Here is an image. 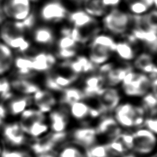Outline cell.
Returning <instances> with one entry per match:
<instances>
[{
    "label": "cell",
    "mask_w": 157,
    "mask_h": 157,
    "mask_svg": "<svg viewBox=\"0 0 157 157\" xmlns=\"http://www.w3.org/2000/svg\"><path fill=\"white\" fill-rule=\"evenodd\" d=\"M57 157H86L85 152L81 150L79 147L73 144H68L59 150Z\"/></svg>",
    "instance_id": "cell-32"
},
{
    "label": "cell",
    "mask_w": 157,
    "mask_h": 157,
    "mask_svg": "<svg viewBox=\"0 0 157 157\" xmlns=\"http://www.w3.org/2000/svg\"><path fill=\"white\" fill-rule=\"evenodd\" d=\"M37 121H46V116L45 114L37 110V108H28L22 113L20 115V125L22 130H24L27 127H29L32 123Z\"/></svg>",
    "instance_id": "cell-20"
},
{
    "label": "cell",
    "mask_w": 157,
    "mask_h": 157,
    "mask_svg": "<svg viewBox=\"0 0 157 157\" xmlns=\"http://www.w3.org/2000/svg\"><path fill=\"white\" fill-rule=\"evenodd\" d=\"M114 118L121 128H134V121L138 117H145V113L141 105H134L130 103H120L113 112Z\"/></svg>",
    "instance_id": "cell-2"
},
{
    "label": "cell",
    "mask_w": 157,
    "mask_h": 157,
    "mask_svg": "<svg viewBox=\"0 0 157 157\" xmlns=\"http://www.w3.org/2000/svg\"><path fill=\"white\" fill-rule=\"evenodd\" d=\"M3 136L6 142L14 147L23 146L28 144L29 141L19 123H9L5 125L3 130Z\"/></svg>",
    "instance_id": "cell-9"
},
{
    "label": "cell",
    "mask_w": 157,
    "mask_h": 157,
    "mask_svg": "<svg viewBox=\"0 0 157 157\" xmlns=\"http://www.w3.org/2000/svg\"><path fill=\"white\" fill-rule=\"evenodd\" d=\"M70 121L68 108L61 105L57 110H52L49 115V128L52 132H66Z\"/></svg>",
    "instance_id": "cell-11"
},
{
    "label": "cell",
    "mask_w": 157,
    "mask_h": 157,
    "mask_svg": "<svg viewBox=\"0 0 157 157\" xmlns=\"http://www.w3.org/2000/svg\"><path fill=\"white\" fill-rule=\"evenodd\" d=\"M132 33L134 35L137 40L143 41L146 44L151 51L154 53L156 52V30H141L134 29Z\"/></svg>",
    "instance_id": "cell-22"
},
{
    "label": "cell",
    "mask_w": 157,
    "mask_h": 157,
    "mask_svg": "<svg viewBox=\"0 0 157 157\" xmlns=\"http://www.w3.org/2000/svg\"><path fill=\"white\" fill-rule=\"evenodd\" d=\"M13 63L12 50L7 45L0 41V76L9 71Z\"/></svg>",
    "instance_id": "cell-24"
},
{
    "label": "cell",
    "mask_w": 157,
    "mask_h": 157,
    "mask_svg": "<svg viewBox=\"0 0 157 157\" xmlns=\"http://www.w3.org/2000/svg\"><path fill=\"white\" fill-rule=\"evenodd\" d=\"M122 157H138V156L134 153H127Z\"/></svg>",
    "instance_id": "cell-43"
},
{
    "label": "cell",
    "mask_w": 157,
    "mask_h": 157,
    "mask_svg": "<svg viewBox=\"0 0 157 157\" xmlns=\"http://www.w3.org/2000/svg\"><path fill=\"white\" fill-rule=\"evenodd\" d=\"M133 68L132 66L127 65L114 68L103 77L105 81V87H115L121 83L123 78L128 72L132 71Z\"/></svg>",
    "instance_id": "cell-17"
},
{
    "label": "cell",
    "mask_w": 157,
    "mask_h": 157,
    "mask_svg": "<svg viewBox=\"0 0 157 157\" xmlns=\"http://www.w3.org/2000/svg\"><path fill=\"white\" fill-rule=\"evenodd\" d=\"M134 67L145 74H156L157 69L153 62L152 56L147 53H142L134 61Z\"/></svg>",
    "instance_id": "cell-23"
},
{
    "label": "cell",
    "mask_w": 157,
    "mask_h": 157,
    "mask_svg": "<svg viewBox=\"0 0 157 157\" xmlns=\"http://www.w3.org/2000/svg\"><path fill=\"white\" fill-rule=\"evenodd\" d=\"M32 97L36 108L44 114L50 113L57 103L55 94L48 90H39Z\"/></svg>",
    "instance_id": "cell-12"
},
{
    "label": "cell",
    "mask_w": 157,
    "mask_h": 157,
    "mask_svg": "<svg viewBox=\"0 0 157 157\" xmlns=\"http://www.w3.org/2000/svg\"><path fill=\"white\" fill-rule=\"evenodd\" d=\"M68 19L74 27L79 29L91 26L96 21L93 17L89 15L83 10H76L69 14Z\"/></svg>",
    "instance_id": "cell-21"
},
{
    "label": "cell",
    "mask_w": 157,
    "mask_h": 157,
    "mask_svg": "<svg viewBox=\"0 0 157 157\" xmlns=\"http://www.w3.org/2000/svg\"><path fill=\"white\" fill-rule=\"evenodd\" d=\"M114 52L118 56L124 61L132 60L135 57V52L132 45L126 41H121L116 43V48Z\"/></svg>",
    "instance_id": "cell-29"
},
{
    "label": "cell",
    "mask_w": 157,
    "mask_h": 157,
    "mask_svg": "<svg viewBox=\"0 0 157 157\" xmlns=\"http://www.w3.org/2000/svg\"><path fill=\"white\" fill-rule=\"evenodd\" d=\"M75 1H76V2H78V3H81V2H84V1H85V0H75Z\"/></svg>",
    "instance_id": "cell-44"
},
{
    "label": "cell",
    "mask_w": 157,
    "mask_h": 157,
    "mask_svg": "<svg viewBox=\"0 0 157 157\" xmlns=\"http://www.w3.org/2000/svg\"><path fill=\"white\" fill-rule=\"evenodd\" d=\"M90 44L105 48L111 52H114L116 48V42L113 38L106 35H97L92 39Z\"/></svg>",
    "instance_id": "cell-31"
},
{
    "label": "cell",
    "mask_w": 157,
    "mask_h": 157,
    "mask_svg": "<svg viewBox=\"0 0 157 157\" xmlns=\"http://www.w3.org/2000/svg\"><path fill=\"white\" fill-rule=\"evenodd\" d=\"M36 157H57V155L54 153H45L36 155Z\"/></svg>",
    "instance_id": "cell-42"
},
{
    "label": "cell",
    "mask_w": 157,
    "mask_h": 157,
    "mask_svg": "<svg viewBox=\"0 0 157 157\" xmlns=\"http://www.w3.org/2000/svg\"><path fill=\"white\" fill-rule=\"evenodd\" d=\"M31 59V68L36 72L49 71L56 63V57L50 53H38Z\"/></svg>",
    "instance_id": "cell-16"
},
{
    "label": "cell",
    "mask_w": 157,
    "mask_h": 157,
    "mask_svg": "<svg viewBox=\"0 0 157 157\" xmlns=\"http://www.w3.org/2000/svg\"><path fill=\"white\" fill-rule=\"evenodd\" d=\"M85 100L82 90L70 86L61 92L59 103L61 105L68 108L72 103Z\"/></svg>",
    "instance_id": "cell-18"
},
{
    "label": "cell",
    "mask_w": 157,
    "mask_h": 157,
    "mask_svg": "<svg viewBox=\"0 0 157 157\" xmlns=\"http://www.w3.org/2000/svg\"><path fill=\"white\" fill-rule=\"evenodd\" d=\"M59 49H75L77 43L70 37H61L57 42Z\"/></svg>",
    "instance_id": "cell-37"
},
{
    "label": "cell",
    "mask_w": 157,
    "mask_h": 157,
    "mask_svg": "<svg viewBox=\"0 0 157 157\" xmlns=\"http://www.w3.org/2000/svg\"><path fill=\"white\" fill-rule=\"evenodd\" d=\"M2 150L1 148V146H0V156H1V155H2Z\"/></svg>",
    "instance_id": "cell-46"
},
{
    "label": "cell",
    "mask_w": 157,
    "mask_h": 157,
    "mask_svg": "<svg viewBox=\"0 0 157 157\" xmlns=\"http://www.w3.org/2000/svg\"><path fill=\"white\" fill-rule=\"evenodd\" d=\"M128 4L129 10L133 15H144V14H146L150 8L140 0H133V1L128 2Z\"/></svg>",
    "instance_id": "cell-34"
},
{
    "label": "cell",
    "mask_w": 157,
    "mask_h": 157,
    "mask_svg": "<svg viewBox=\"0 0 157 157\" xmlns=\"http://www.w3.org/2000/svg\"><path fill=\"white\" fill-rule=\"evenodd\" d=\"M15 65L17 70L19 69H31L32 59L29 57H18L15 61Z\"/></svg>",
    "instance_id": "cell-38"
},
{
    "label": "cell",
    "mask_w": 157,
    "mask_h": 157,
    "mask_svg": "<svg viewBox=\"0 0 157 157\" xmlns=\"http://www.w3.org/2000/svg\"><path fill=\"white\" fill-rule=\"evenodd\" d=\"M1 157H33L31 153L26 150H4Z\"/></svg>",
    "instance_id": "cell-35"
},
{
    "label": "cell",
    "mask_w": 157,
    "mask_h": 157,
    "mask_svg": "<svg viewBox=\"0 0 157 157\" xmlns=\"http://www.w3.org/2000/svg\"><path fill=\"white\" fill-rule=\"evenodd\" d=\"M143 127L146 128L147 130L152 132L155 134L157 132V119L156 117H149L145 118Z\"/></svg>",
    "instance_id": "cell-39"
},
{
    "label": "cell",
    "mask_w": 157,
    "mask_h": 157,
    "mask_svg": "<svg viewBox=\"0 0 157 157\" xmlns=\"http://www.w3.org/2000/svg\"><path fill=\"white\" fill-rule=\"evenodd\" d=\"M33 103V97L29 95L13 97L8 103L7 111L14 117L20 116L22 113L29 108Z\"/></svg>",
    "instance_id": "cell-15"
},
{
    "label": "cell",
    "mask_w": 157,
    "mask_h": 157,
    "mask_svg": "<svg viewBox=\"0 0 157 157\" xmlns=\"http://www.w3.org/2000/svg\"><path fill=\"white\" fill-rule=\"evenodd\" d=\"M30 1H33V2H37L38 0H30Z\"/></svg>",
    "instance_id": "cell-48"
},
{
    "label": "cell",
    "mask_w": 157,
    "mask_h": 157,
    "mask_svg": "<svg viewBox=\"0 0 157 157\" xmlns=\"http://www.w3.org/2000/svg\"><path fill=\"white\" fill-rule=\"evenodd\" d=\"M133 146L132 152L136 155H148L156 147V134L144 127L136 128L132 132Z\"/></svg>",
    "instance_id": "cell-3"
},
{
    "label": "cell",
    "mask_w": 157,
    "mask_h": 157,
    "mask_svg": "<svg viewBox=\"0 0 157 157\" xmlns=\"http://www.w3.org/2000/svg\"><path fill=\"white\" fill-rule=\"evenodd\" d=\"M33 39L36 43L41 45L52 44L55 40L52 30L48 27H40L36 29L33 34Z\"/></svg>",
    "instance_id": "cell-25"
},
{
    "label": "cell",
    "mask_w": 157,
    "mask_h": 157,
    "mask_svg": "<svg viewBox=\"0 0 157 157\" xmlns=\"http://www.w3.org/2000/svg\"><path fill=\"white\" fill-rule=\"evenodd\" d=\"M4 8L8 17L15 21H22L30 13V0H7Z\"/></svg>",
    "instance_id": "cell-8"
},
{
    "label": "cell",
    "mask_w": 157,
    "mask_h": 157,
    "mask_svg": "<svg viewBox=\"0 0 157 157\" xmlns=\"http://www.w3.org/2000/svg\"><path fill=\"white\" fill-rule=\"evenodd\" d=\"M122 144L125 145L128 151H131L133 146V135L132 132H123L121 133L120 135L118 137Z\"/></svg>",
    "instance_id": "cell-36"
},
{
    "label": "cell",
    "mask_w": 157,
    "mask_h": 157,
    "mask_svg": "<svg viewBox=\"0 0 157 157\" xmlns=\"http://www.w3.org/2000/svg\"><path fill=\"white\" fill-rule=\"evenodd\" d=\"M68 108L69 115L75 120L83 123L84 125H87L88 119H92V106L84 101H80L72 103Z\"/></svg>",
    "instance_id": "cell-14"
},
{
    "label": "cell",
    "mask_w": 157,
    "mask_h": 157,
    "mask_svg": "<svg viewBox=\"0 0 157 157\" xmlns=\"http://www.w3.org/2000/svg\"><path fill=\"white\" fill-rule=\"evenodd\" d=\"M121 0H101L102 4L105 7H113L119 4Z\"/></svg>",
    "instance_id": "cell-41"
},
{
    "label": "cell",
    "mask_w": 157,
    "mask_h": 157,
    "mask_svg": "<svg viewBox=\"0 0 157 157\" xmlns=\"http://www.w3.org/2000/svg\"><path fill=\"white\" fill-rule=\"evenodd\" d=\"M125 94L132 97H142L150 91V79L144 73L132 71L128 72L121 82Z\"/></svg>",
    "instance_id": "cell-1"
},
{
    "label": "cell",
    "mask_w": 157,
    "mask_h": 157,
    "mask_svg": "<svg viewBox=\"0 0 157 157\" xmlns=\"http://www.w3.org/2000/svg\"><path fill=\"white\" fill-rule=\"evenodd\" d=\"M69 139L71 144L86 150L97 144L98 136L95 128L83 125L70 132Z\"/></svg>",
    "instance_id": "cell-5"
},
{
    "label": "cell",
    "mask_w": 157,
    "mask_h": 157,
    "mask_svg": "<svg viewBox=\"0 0 157 157\" xmlns=\"http://www.w3.org/2000/svg\"><path fill=\"white\" fill-rule=\"evenodd\" d=\"M119 90L114 87H105L97 97L98 105L103 117L113 113L121 102Z\"/></svg>",
    "instance_id": "cell-6"
},
{
    "label": "cell",
    "mask_w": 157,
    "mask_h": 157,
    "mask_svg": "<svg viewBox=\"0 0 157 157\" xmlns=\"http://www.w3.org/2000/svg\"><path fill=\"white\" fill-rule=\"evenodd\" d=\"M49 125L46 121H37L32 123L24 130V132L31 139H37L46 134L49 131Z\"/></svg>",
    "instance_id": "cell-27"
},
{
    "label": "cell",
    "mask_w": 157,
    "mask_h": 157,
    "mask_svg": "<svg viewBox=\"0 0 157 157\" xmlns=\"http://www.w3.org/2000/svg\"><path fill=\"white\" fill-rule=\"evenodd\" d=\"M150 157H157V156H156V153H155V154H154V155H152V156H150Z\"/></svg>",
    "instance_id": "cell-45"
},
{
    "label": "cell",
    "mask_w": 157,
    "mask_h": 157,
    "mask_svg": "<svg viewBox=\"0 0 157 157\" xmlns=\"http://www.w3.org/2000/svg\"><path fill=\"white\" fill-rule=\"evenodd\" d=\"M156 97L157 96L150 91L142 97L143 99L141 106L144 108L145 115L147 114V117H156Z\"/></svg>",
    "instance_id": "cell-26"
},
{
    "label": "cell",
    "mask_w": 157,
    "mask_h": 157,
    "mask_svg": "<svg viewBox=\"0 0 157 157\" xmlns=\"http://www.w3.org/2000/svg\"><path fill=\"white\" fill-rule=\"evenodd\" d=\"M75 49H59L57 52L58 58L63 60H70L76 55Z\"/></svg>",
    "instance_id": "cell-40"
},
{
    "label": "cell",
    "mask_w": 157,
    "mask_h": 157,
    "mask_svg": "<svg viewBox=\"0 0 157 157\" xmlns=\"http://www.w3.org/2000/svg\"><path fill=\"white\" fill-rule=\"evenodd\" d=\"M68 15L66 8L58 2L46 3L42 6L40 12L41 19L46 22H59Z\"/></svg>",
    "instance_id": "cell-10"
},
{
    "label": "cell",
    "mask_w": 157,
    "mask_h": 157,
    "mask_svg": "<svg viewBox=\"0 0 157 157\" xmlns=\"http://www.w3.org/2000/svg\"><path fill=\"white\" fill-rule=\"evenodd\" d=\"M106 145L111 153L115 157H122L129 152L125 145L118 138L108 142Z\"/></svg>",
    "instance_id": "cell-33"
},
{
    "label": "cell",
    "mask_w": 157,
    "mask_h": 157,
    "mask_svg": "<svg viewBox=\"0 0 157 157\" xmlns=\"http://www.w3.org/2000/svg\"><path fill=\"white\" fill-rule=\"evenodd\" d=\"M86 157H115L108 149L106 144H95L85 150Z\"/></svg>",
    "instance_id": "cell-30"
},
{
    "label": "cell",
    "mask_w": 157,
    "mask_h": 157,
    "mask_svg": "<svg viewBox=\"0 0 157 157\" xmlns=\"http://www.w3.org/2000/svg\"><path fill=\"white\" fill-rule=\"evenodd\" d=\"M106 29L114 35H123L132 24L131 15L119 9H113L103 18Z\"/></svg>",
    "instance_id": "cell-4"
},
{
    "label": "cell",
    "mask_w": 157,
    "mask_h": 157,
    "mask_svg": "<svg viewBox=\"0 0 157 157\" xmlns=\"http://www.w3.org/2000/svg\"><path fill=\"white\" fill-rule=\"evenodd\" d=\"M105 87L104 78L101 75L97 74L88 76L84 80V86L82 89L85 99L96 98Z\"/></svg>",
    "instance_id": "cell-13"
},
{
    "label": "cell",
    "mask_w": 157,
    "mask_h": 157,
    "mask_svg": "<svg viewBox=\"0 0 157 157\" xmlns=\"http://www.w3.org/2000/svg\"><path fill=\"white\" fill-rule=\"evenodd\" d=\"M10 87L15 92L21 95H33L40 90L39 86L29 79L24 78H16L10 83Z\"/></svg>",
    "instance_id": "cell-19"
},
{
    "label": "cell",
    "mask_w": 157,
    "mask_h": 157,
    "mask_svg": "<svg viewBox=\"0 0 157 157\" xmlns=\"http://www.w3.org/2000/svg\"><path fill=\"white\" fill-rule=\"evenodd\" d=\"M2 121H3V120H2V119H0V125H2Z\"/></svg>",
    "instance_id": "cell-47"
},
{
    "label": "cell",
    "mask_w": 157,
    "mask_h": 157,
    "mask_svg": "<svg viewBox=\"0 0 157 157\" xmlns=\"http://www.w3.org/2000/svg\"><path fill=\"white\" fill-rule=\"evenodd\" d=\"M95 129L98 137L102 136L108 142L117 139L122 132V128L118 124L114 117L110 115L102 117Z\"/></svg>",
    "instance_id": "cell-7"
},
{
    "label": "cell",
    "mask_w": 157,
    "mask_h": 157,
    "mask_svg": "<svg viewBox=\"0 0 157 157\" xmlns=\"http://www.w3.org/2000/svg\"><path fill=\"white\" fill-rule=\"evenodd\" d=\"M85 12L91 17H101L106 12V7L102 4L101 0H85Z\"/></svg>",
    "instance_id": "cell-28"
}]
</instances>
